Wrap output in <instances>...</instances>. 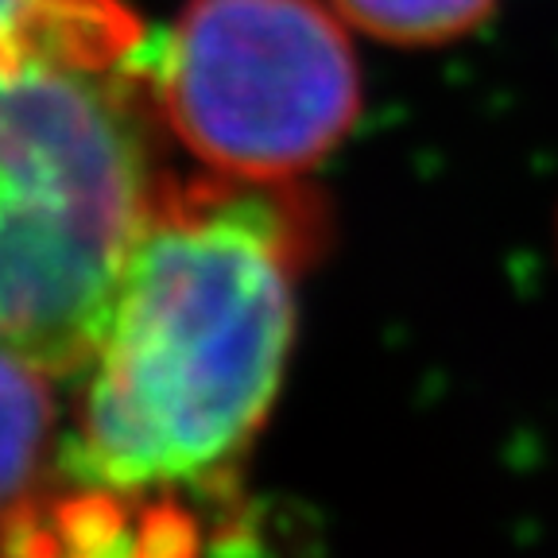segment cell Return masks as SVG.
Wrapping results in <instances>:
<instances>
[{"label": "cell", "mask_w": 558, "mask_h": 558, "mask_svg": "<svg viewBox=\"0 0 558 558\" xmlns=\"http://www.w3.org/2000/svg\"><path fill=\"white\" fill-rule=\"evenodd\" d=\"M323 248L326 209L295 179L163 174L54 473L226 505L288 368L299 279Z\"/></svg>", "instance_id": "cell-1"}, {"label": "cell", "mask_w": 558, "mask_h": 558, "mask_svg": "<svg viewBox=\"0 0 558 558\" xmlns=\"http://www.w3.org/2000/svg\"><path fill=\"white\" fill-rule=\"evenodd\" d=\"M144 62L0 70V345L82 373L163 174Z\"/></svg>", "instance_id": "cell-2"}, {"label": "cell", "mask_w": 558, "mask_h": 558, "mask_svg": "<svg viewBox=\"0 0 558 558\" xmlns=\"http://www.w3.org/2000/svg\"><path fill=\"white\" fill-rule=\"evenodd\" d=\"M156 121L209 174L291 183L361 113V70L318 0H191L144 62Z\"/></svg>", "instance_id": "cell-3"}, {"label": "cell", "mask_w": 558, "mask_h": 558, "mask_svg": "<svg viewBox=\"0 0 558 558\" xmlns=\"http://www.w3.org/2000/svg\"><path fill=\"white\" fill-rule=\"evenodd\" d=\"M218 508L54 473L0 515V558H218Z\"/></svg>", "instance_id": "cell-4"}, {"label": "cell", "mask_w": 558, "mask_h": 558, "mask_svg": "<svg viewBox=\"0 0 558 558\" xmlns=\"http://www.w3.org/2000/svg\"><path fill=\"white\" fill-rule=\"evenodd\" d=\"M144 27L124 0H0V70L140 66Z\"/></svg>", "instance_id": "cell-5"}, {"label": "cell", "mask_w": 558, "mask_h": 558, "mask_svg": "<svg viewBox=\"0 0 558 558\" xmlns=\"http://www.w3.org/2000/svg\"><path fill=\"white\" fill-rule=\"evenodd\" d=\"M51 376L32 357L0 345V515L35 485L51 446Z\"/></svg>", "instance_id": "cell-6"}, {"label": "cell", "mask_w": 558, "mask_h": 558, "mask_svg": "<svg viewBox=\"0 0 558 558\" xmlns=\"http://www.w3.org/2000/svg\"><path fill=\"white\" fill-rule=\"evenodd\" d=\"M333 12L384 44L435 47L485 24L497 0H330Z\"/></svg>", "instance_id": "cell-7"}]
</instances>
